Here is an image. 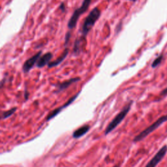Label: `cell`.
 <instances>
[{"mask_svg":"<svg viewBox=\"0 0 167 167\" xmlns=\"http://www.w3.org/2000/svg\"><path fill=\"white\" fill-rule=\"evenodd\" d=\"M71 39V33L69 31H68L67 33V34L65 35V44H67L69 42Z\"/></svg>","mask_w":167,"mask_h":167,"instance_id":"obj_16","label":"cell"},{"mask_svg":"<svg viewBox=\"0 0 167 167\" xmlns=\"http://www.w3.org/2000/svg\"><path fill=\"white\" fill-rule=\"evenodd\" d=\"M53 58V54L51 52H47L43 55H41V56L39 59L37 63V67L38 68H43L44 66L48 65L49 63L51 62V59Z\"/></svg>","mask_w":167,"mask_h":167,"instance_id":"obj_9","label":"cell"},{"mask_svg":"<svg viewBox=\"0 0 167 167\" xmlns=\"http://www.w3.org/2000/svg\"><path fill=\"white\" fill-rule=\"evenodd\" d=\"M80 92H81V91H79V92H78L76 95H75V96H73V97H71L68 100V101H67L63 105L61 106V107H58V108H55L54 110H53L52 111V112H50V113L48 114V115L47 116V119H46L47 121H50L51 120H52V118H54V117H55V116H56L59 113H60L61 112H62V111L64 108H67V107H69V106L71 104L73 103L75 101V100H76V99L78 97V96H79V94L80 93Z\"/></svg>","mask_w":167,"mask_h":167,"instance_id":"obj_5","label":"cell"},{"mask_svg":"<svg viewBox=\"0 0 167 167\" xmlns=\"http://www.w3.org/2000/svg\"><path fill=\"white\" fill-rule=\"evenodd\" d=\"M163 59V55L162 54L159 55L157 58H155L152 64V68H156L157 67H158L161 63V62H162Z\"/></svg>","mask_w":167,"mask_h":167,"instance_id":"obj_14","label":"cell"},{"mask_svg":"<svg viewBox=\"0 0 167 167\" xmlns=\"http://www.w3.org/2000/svg\"><path fill=\"white\" fill-rule=\"evenodd\" d=\"M59 9L61 10H62V11L63 12V11H65V4L64 3H62L60 5V6H59Z\"/></svg>","mask_w":167,"mask_h":167,"instance_id":"obj_18","label":"cell"},{"mask_svg":"<svg viewBox=\"0 0 167 167\" xmlns=\"http://www.w3.org/2000/svg\"><path fill=\"white\" fill-rule=\"evenodd\" d=\"M166 121H167V114H166L165 116H161V118H159L158 120L155 121L151 125H149L148 127L146 128V129L141 132L138 135H136L134 138L133 141L135 142L141 141L144 138H145L146 136H148L150 133H152L155 129H157V128H159L161 125L163 124Z\"/></svg>","mask_w":167,"mask_h":167,"instance_id":"obj_4","label":"cell"},{"mask_svg":"<svg viewBox=\"0 0 167 167\" xmlns=\"http://www.w3.org/2000/svg\"><path fill=\"white\" fill-rule=\"evenodd\" d=\"M7 76H5L3 79L0 80V90L5 86V83L7 82Z\"/></svg>","mask_w":167,"mask_h":167,"instance_id":"obj_15","label":"cell"},{"mask_svg":"<svg viewBox=\"0 0 167 167\" xmlns=\"http://www.w3.org/2000/svg\"><path fill=\"white\" fill-rule=\"evenodd\" d=\"M101 10L98 7L93 8L86 16L82 26L81 37L84 39L93 28L95 24L101 16Z\"/></svg>","mask_w":167,"mask_h":167,"instance_id":"obj_1","label":"cell"},{"mask_svg":"<svg viewBox=\"0 0 167 167\" xmlns=\"http://www.w3.org/2000/svg\"><path fill=\"white\" fill-rule=\"evenodd\" d=\"M69 49L66 48L64 50V51L62 52V54H61L54 61H51V62L49 63V64L48 65V68H53L55 67H57L58 65H59L60 63H62L63 60H65V59L67 56V55L69 54Z\"/></svg>","mask_w":167,"mask_h":167,"instance_id":"obj_10","label":"cell"},{"mask_svg":"<svg viewBox=\"0 0 167 167\" xmlns=\"http://www.w3.org/2000/svg\"><path fill=\"white\" fill-rule=\"evenodd\" d=\"M91 2L92 0H83L81 6L75 10L67 24V27L70 30L74 29L76 26L77 22L79 21L80 16L88 10Z\"/></svg>","mask_w":167,"mask_h":167,"instance_id":"obj_3","label":"cell"},{"mask_svg":"<svg viewBox=\"0 0 167 167\" xmlns=\"http://www.w3.org/2000/svg\"><path fill=\"white\" fill-rule=\"evenodd\" d=\"M132 104V101H131L129 104H127L125 107L115 116V118L110 122V124H108V125L107 127V128H106V129H105V131H104L105 135H107L109 134V133L112 132L114 129H116V128L119 125V124L121 123V122L124 120L127 114L129 113V112L131 110Z\"/></svg>","mask_w":167,"mask_h":167,"instance_id":"obj_2","label":"cell"},{"mask_svg":"<svg viewBox=\"0 0 167 167\" xmlns=\"http://www.w3.org/2000/svg\"><path fill=\"white\" fill-rule=\"evenodd\" d=\"M90 129V125H84L74 131V132L73 133V137L74 138H79L81 136L84 135L85 134H86Z\"/></svg>","mask_w":167,"mask_h":167,"instance_id":"obj_11","label":"cell"},{"mask_svg":"<svg viewBox=\"0 0 167 167\" xmlns=\"http://www.w3.org/2000/svg\"><path fill=\"white\" fill-rule=\"evenodd\" d=\"M161 96H163V97L167 96V87L165 89H164V90L162 92H161Z\"/></svg>","mask_w":167,"mask_h":167,"instance_id":"obj_17","label":"cell"},{"mask_svg":"<svg viewBox=\"0 0 167 167\" xmlns=\"http://www.w3.org/2000/svg\"><path fill=\"white\" fill-rule=\"evenodd\" d=\"M167 153V146L165 145L161 148L155 154L153 158L150 160L145 167H156L157 165L165 157Z\"/></svg>","mask_w":167,"mask_h":167,"instance_id":"obj_6","label":"cell"},{"mask_svg":"<svg viewBox=\"0 0 167 167\" xmlns=\"http://www.w3.org/2000/svg\"><path fill=\"white\" fill-rule=\"evenodd\" d=\"M41 54L42 51L38 52L35 55H33V56L26 61L23 65H22V71H23L24 73H29V72L34 67V66L37 65L39 59L41 56Z\"/></svg>","mask_w":167,"mask_h":167,"instance_id":"obj_7","label":"cell"},{"mask_svg":"<svg viewBox=\"0 0 167 167\" xmlns=\"http://www.w3.org/2000/svg\"><path fill=\"white\" fill-rule=\"evenodd\" d=\"M16 110H17V108L14 107V108H11L10 110H8L7 111H5V112H3L1 114V117H0V118L4 120V119H6V118H9L10 116H11L12 115H13V114H14V112H16Z\"/></svg>","mask_w":167,"mask_h":167,"instance_id":"obj_13","label":"cell"},{"mask_svg":"<svg viewBox=\"0 0 167 167\" xmlns=\"http://www.w3.org/2000/svg\"><path fill=\"white\" fill-rule=\"evenodd\" d=\"M84 38L81 37L79 39H77L76 41H75L74 44V47H73V52L75 54H79L80 53V47H81V44L82 43V39Z\"/></svg>","mask_w":167,"mask_h":167,"instance_id":"obj_12","label":"cell"},{"mask_svg":"<svg viewBox=\"0 0 167 167\" xmlns=\"http://www.w3.org/2000/svg\"><path fill=\"white\" fill-rule=\"evenodd\" d=\"M80 80V77H75V78H72V79H70L69 80H67L65 81H63V82L58 83L56 85V92L59 93L60 92H63L66 89H67L69 86H71L72 84H73L79 82Z\"/></svg>","mask_w":167,"mask_h":167,"instance_id":"obj_8","label":"cell"},{"mask_svg":"<svg viewBox=\"0 0 167 167\" xmlns=\"http://www.w3.org/2000/svg\"><path fill=\"white\" fill-rule=\"evenodd\" d=\"M129 1H131L132 2H136L137 1V0H129Z\"/></svg>","mask_w":167,"mask_h":167,"instance_id":"obj_19","label":"cell"}]
</instances>
